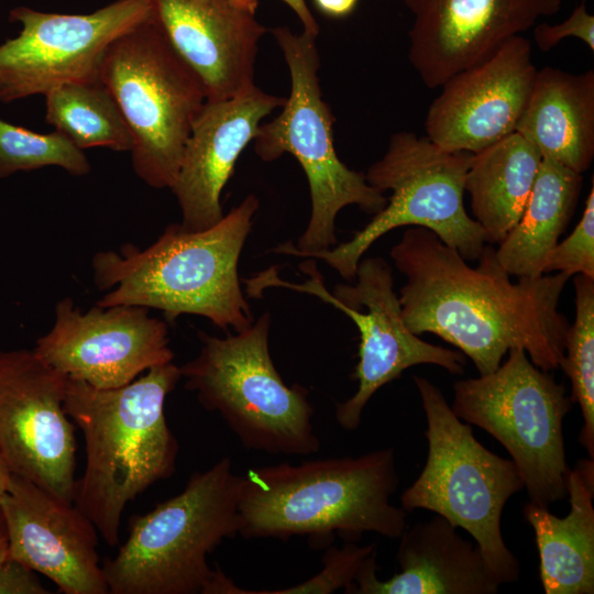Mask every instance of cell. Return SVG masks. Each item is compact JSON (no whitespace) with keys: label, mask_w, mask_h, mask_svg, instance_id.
I'll return each mask as SVG.
<instances>
[{"label":"cell","mask_w":594,"mask_h":594,"mask_svg":"<svg viewBox=\"0 0 594 594\" xmlns=\"http://www.w3.org/2000/svg\"><path fill=\"white\" fill-rule=\"evenodd\" d=\"M152 0H116L85 14L15 7L19 35L0 45V101L8 103L70 82L99 79L102 57L121 34L150 18Z\"/></svg>","instance_id":"obj_13"},{"label":"cell","mask_w":594,"mask_h":594,"mask_svg":"<svg viewBox=\"0 0 594 594\" xmlns=\"http://www.w3.org/2000/svg\"><path fill=\"white\" fill-rule=\"evenodd\" d=\"M66 383L33 350H0V454L11 474L73 504L77 444Z\"/></svg>","instance_id":"obj_14"},{"label":"cell","mask_w":594,"mask_h":594,"mask_svg":"<svg viewBox=\"0 0 594 594\" xmlns=\"http://www.w3.org/2000/svg\"><path fill=\"white\" fill-rule=\"evenodd\" d=\"M452 410L509 453L529 502L547 507L568 496L563 420L573 403L563 385L512 349L492 373L454 383Z\"/></svg>","instance_id":"obj_11"},{"label":"cell","mask_w":594,"mask_h":594,"mask_svg":"<svg viewBox=\"0 0 594 594\" xmlns=\"http://www.w3.org/2000/svg\"><path fill=\"white\" fill-rule=\"evenodd\" d=\"M516 132L532 143L542 158L583 174L594 157V72L571 74L544 66Z\"/></svg>","instance_id":"obj_22"},{"label":"cell","mask_w":594,"mask_h":594,"mask_svg":"<svg viewBox=\"0 0 594 594\" xmlns=\"http://www.w3.org/2000/svg\"><path fill=\"white\" fill-rule=\"evenodd\" d=\"M562 0H405L414 15L409 62L428 88L493 55L561 9Z\"/></svg>","instance_id":"obj_17"},{"label":"cell","mask_w":594,"mask_h":594,"mask_svg":"<svg viewBox=\"0 0 594 594\" xmlns=\"http://www.w3.org/2000/svg\"><path fill=\"white\" fill-rule=\"evenodd\" d=\"M9 557V540L2 514L0 512V563Z\"/></svg>","instance_id":"obj_35"},{"label":"cell","mask_w":594,"mask_h":594,"mask_svg":"<svg viewBox=\"0 0 594 594\" xmlns=\"http://www.w3.org/2000/svg\"><path fill=\"white\" fill-rule=\"evenodd\" d=\"M541 161L538 148L518 132L471 154L464 190L486 242L499 243L518 222Z\"/></svg>","instance_id":"obj_24"},{"label":"cell","mask_w":594,"mask_h":594,"mask_svg":"<svg viewBox=\"0 0 594 594\" xmlns=\"http://www.w3.org/2000/svg\"><path fill=\"white\" fill-rule=\"evenodd\" d=\"M471 154L447 151L411 132L393 134L384 156L365 174L371 186L392 191L386 206L348 242L306 257L323 260L344 279L353 280L360 260L376 240L409 226L432 231L466 261L477 260L486 240L463 202Z\"/></svg>","instance_id":"obj_10"},{"label":"cell","mask_w":594,"mask_h":594,"mask_svg":"<svg viewBox=\"0 0 594 594\" xmlns=\"http://www.w3.org/2000/svg\"><path fill=\"white\" fill-rule=\"evenodd\" d=\"M573 36L594 51V16L582 0L571 14L561 23H540L534 29V40L542 52H548L565 37Z\"/></svg>","instance_id":"obj_31"},{"label":"cell","mask_w":594,"mask_h":594,"mask_svg":"<svg viewBox=\"0 0 594 594\" xmlns=\"http://www.w3.org/2000/svg\"><path fill=\"white\" fill-rule=\"evenodd\" d=\"M300 270L309 276L302 284L285 282L270 268L252 278V285L257 293L279 286L314 295L354 321L360 345L352 377L359 386L352 397L336 407V419L343 429L356 430L372 396L414 365L433 364L451 374H463L462 352L426 342L406 326L399 297L394 292L392 267L382 257L361 258L355 283L338 284L332 294L326 288L315 261L302 262Z\"/></svg>","instance_id":"obj_12"},{"label":"cell","mask_w":594,"mask_h":594,"mask_svg":"<svg viewBox=\"0 0 594 594\" xmlns=\"http://www.w3.org/2000/svg\"><path fill=\"white\" fill-rule=\"evenodd\" d=\"M389 255L406 276L398 297L415 334L430 332L457 346L480 375L495 371L512 349H524L543 371L559 367L571 324L559 310L568 274L513 282L492 245L472 267L421 227L408 228Z\"/></svg>","instance_id":"obj_1"},{"label":"cell","mask_w":594,"mask_h":594,"mask_svg":"<svg viewBox=\"0 0 594 594\" xmlns=\"http://www.w3.org/2000/svg\"><path fill=\"white\" fill-rule=\"evenodd\" d=\"M285 100L254 87L228 100L206 101L169 188L180 208L184 231L205 230L223 218L220 197L239 156L254 140L262 119Z\"/></svg>","instance_id":"obj_19"},{"label":"cell","mask_w":594,"mask_h":594,"mask_svg":"<svg viewBox=\"0 0 594 594\" xmlns=\"http://www.w3.org/2000/svg\"><path fill=\"white\" fill-rule=\"evenodd\" d=\"M10 475L11 473L0 454V497L8 486Z\"/></svg>","instance_id":"obj_36"},{"label":"cell","mask_w":594,"mask_h":594,"mask_svg":"<svg viewBox=\"0 0 594 594\" xmlns=\"http://www.w3.org/2000/svg\"><path fill=\"white\" fill-rule=\"evenodd\" d=\"M47 166L61 167L74 176L91 170L84 151L57 131L37 133L0 119V179Z\"/></svg>","instance_id":"obj_28"},{"label":"cell","mask_w":594,"mask_h":594,"mask_svg":"<svg viewBox=\"0 0 594 594\" xmlns=\"http://www.w3.org/2000/svg\"><path fill=\"white\" fill-rule=\"evenodd\" d=\"M575 319L570 324L559 367L572 385L571 400L580 406L583 425L579 442L594 459V278H574Z\"/></svg>","instance_id":"obj_27"},{"label":"cell","mask_w":594,"mask_h":594,"mask_svg":"<svg viewBox=\"0 0 594 594\" xmlns=\"http://www.w3.org/2000/svg\"><path fill=\"white\" fill-rule=\"evenodd\" d=\"M36 572L8 557L0 563V594H48Z\"/></svg>","instance_id":"obj_32"},{"label":"cell","mask_w":594,"mask_h":594,"mask_svg":"<svg viewBox=\"0 0 594 594\" xmlns=\"http://www.w3.org/2000/svg\"><path fill=\"white\" fill-rule=\"evenodd\" d=\"M237 7L244 9L253 14H255V11L258 6V0H229Z\"/></svg>","instance_id":"obj_37"},{"label":"cell","mask_w":594,"mask_h":594,"mask_svg":"<svg viewBox=\"0 0 594 594\" xmlns=\"http://www.w3.org/2000/svg\"><path fill=\"white\" fill-rule=\"evenodd\" d=\"M582 182V174L542 158L520 219L496 249L507 273L528 278L543 275L546 261L573 215Z\"/></svg>","instance_id":"obj_25"},{"label":"cell","mask_w":594,"mask_h":594,"mask_svg":"<svg viewBox=\"0 0 594 594\" xmlns=\"http://www.w3.org/2000/svg\"><path fill=\"white\" fill-rule=\"evenodd\" d=\"M9 557L48 578L65 594H107L98 530L74 504L11 474L0 497Z\"/></svg>","instance_id":"obj_18"},{"label":"cell","mask_w":594,"mask_h":594,"mask_svg":"<svg viewBox=\"0 0 594 594\" xmlns=\"http://www.w3.org/2000/svg\"><path fill=\"white\" fill-rule=\"evenodd\" d=\"M359 0H314L316 8L327 16L344 18L351 14Z\"/></svg>","instance_id":"obj_33"},{"label":"cell","mask_w":594,"mask_h":594,"mask_svg":"<svg viewBox=\"0 0 594 594\" xmlns=\"http://www.w3.org/2000/svg\"><path fill=\"white\" fill-rule=\"evenodd\" d=\"M288 6L294 13L298 16L304 30L309 31L316 35L319 33V25L308 8L306 0H280Z\"/></svg>","instance_id":"obj_34"},{"label":"cell","mask_w":594,"mask_h":594,"mask_svg":"<svg viewBox=\"0 0 594 594\" xmlns=\"http://www.w3.org/2000/svg\"><path fill=\"white\" fill-rule=\"evenodd\" d=\"M565 273L594 278V185L586 197L582 218L572 233L550 252L543 274Z\"/></svg>","instance_id":"obj_30"},{"label":"cell","mask_w":594,"mask_h":594,"mask_svg":"<svg viewBox=\"0 0 594 594\" xmlns=\"http://www.w3.org/2000/svg\"><path fill=\"white\" fill-rule=\"evenodd\" d=\"M537 70L531 42L510 37L441 86L427 112V138L447 151L473 154L516 132Z\"/></svg>","instance_id":"obj_16"},{"label":"cell","mask_w":594,"mask_h":594,"mask_svg":"<svg viewBox=\"0 0 594 594\" xmlns=\"http://www.w3.org/2000/svg\"><path fill=\"white\" fill-rule=\"evenodd\" d=\"M566 492L565 517L531 502L524 507L535 532L541 584L546 594H593L594 459H582L569 471Z\"/></svg>","instance_id":"obj_23"},{"label":"cell","mask_w":594,"mask_h":594,"mask_svg":"<svg viewBox=\"0 0 594 594\" xmlns=\"http://www.w3.org/2000/svg\"><path fill=\"white\" fill-rule=\"evenodd\" d=\"M99 79L130 128L134 173L152 188H170L207 100L201 81L173 48L154 13L108 46Z\"/></svg>","instance_id":"obj_9"},{"label":"cell","mask_w":594,"mask_h":594,"mask_svg":"<svg viewBox=\"0 0 594 594\" xmlns=\"http://www.w3.org/2000/svg\"><path fill=\"white\" fill-rule=\"evenodd\" d=\"M180 377L173 362L116 388L67 377L64 409L86 444V469L75 483L73 504L110 547L119 542L125 506L175 472L179 446L164 408Z\"/></svg>","instance_id":"obj_2"},{"label":"cell","mask_w":594,"mask_h":594,"mask_svg":"<svg viewBox=\"0 0 594 594\" xmlns=\"http://www.w3.org/2000/svg\"><path fill=\"white\" fill-rule=\"evenodd\" d=\"M267 312L226 338L199 331L196 358L179 366L185 388L200 405L218 413L248 450L309 455L320 448L308 391L288 386L268 350Z\"/></svg>","instance_id":"obj_8"},{"label":"cell","mask_w":594,"mask_h":594,"mask_svg":"<svg viewBox=\"0 0 594 594\" xmlns=\"http://www.w3.org/2000/svg\"><path fill=\"white\" fill-rule=\"evenodd\" d=\"M399 572L376 575V551L366 558L351 594H496L501 584L480 548L462 538L447 519L436 517L407 527L396 553Z\"/></svg>","instance_id":"obj_21"},{"label":"cell","mask_w":594,"mask_h":594,"mask_svg":"<svg viewBox=\"0 0 594 594\" xmlns=\"http://www.w3.org/2000/svg\"><path fill=\"white\" fill-rule=\"evenodd\" d=\"M258 205L250 194L211 228L187 232L173 223L145 250L125 244L98 252L94 282L108 292L96 305L155 308L168 321L197 315L221 329L244 330L253 318L238 263Z\"/></svg>","instance_id":"obj_4"},{"label":"cell","mask_w":594,"mask_h":594,"mask_svg":"<svg viewBox=\"0 0 594 594\" xmlns=\"http://www.w3.org/2000/svg\"><path fill=\"white\" fill-rule=\"evenodd\" d=\"M33 351L68 378L97 388L124 386L174 359L167 323L148 308L96 305L82 312L68 297L56 304L53 327Z\"/></svg>","instance_id":"obj_15"},{"label":"cell","mask_w":594,"mask_h":594,"mask_svg":"<svg viewBox=\"0 0 594 594\" xmlns=\"http://www.w3.org/2000/svg\"><path fill=\"white\" fill-rule=\"evenodd\" d=\"M272 34L289 69L290 94L282 112L258 127L254 150L265 162L292 154L307 176L311 197L308 226L296 245L284 243L273 250L306 257L337 245L336 218L341 209L355 205L375 215L387 198L367 183L365 174L349 168L337 155L336 119L322 98L318 78L317 35L306 30L295 34L287 26L274 28Z\"/></svg>","instance_id":"obj_7"},{"label":"cell","mask_w":594,"mask_h":594,"mask_svg":"<svg viewBox=\"0 0 594 594\" xmlns=\"http://www.w3.org/2000/svg\"><path fill=\"white\" fill-rule=\"evenodd\" d=\"M168 42L202 84L207 101L254 87L258 42L266 29L229 0H152Z\"/></svg>","instance_id":"obj_20"},{"label":"cell","mask_w":594,"mask_h":594,"mask_svg":"<svg viewBox=\"0 0 594 594\" xmlns=\"http://www.w3.org/2000/svg\"><path fill=\"white\" fill-rule=\"evenodd\" d=\"M375 551V544L358 546L353 541H349L340 549L330 547L323 557V569L304 583L278 591H248L233 584L229 594H327L341 587L346 590L354 582L366 558Z\"/></svg>","instance_id":"obj_29"},{"label":"cell","mask_w":594,"mask_h":594,"mask_svg":"<svg viewBox=\"0 0 594 594\" xmlns=\"http://www.w3.org/2000/svg\"><path fill=\"white\" fill-rule=\"evenodd\" d=\"M44 97L46 123L79 150L106 147L131 152L130 128L101 80L65 84Z\"/></svg>","instance_id":"obj_26"},{"label":"cell","mask_w":594,"mask_h":594,"mask_svg":"<svg viewBox=\"0 0 594 594\" xmlns=\"http://www.w3.org/2000/svg\"><path fill=\"white\" fill-rule=\"evenodd\" d=\"M243 476L224 457L190 475L176 496L134 516L129 535L102 564L110 594H211L218 566L207 557L239 532Z\"/></svg>","instance_id":"obj_5"},{"label":"cell","mask_w":594,"mask_h":594,"mask_svg":"<svg viewBox=\"0 0 594 594\" xmlns=\"http://www.w3.org/2000/svg\"><path fill=\"white\" fill-rule=\"evenodd\" d=\"M242 476L238 534L246 539L308 536L317 546L334 535L396 539L407 528V512L391 502L399 484L393 448L258 466Z\"/></svg>","instance_id":"obj_3"},{"label":"cell","mask_w":594,"mask_h":594,"mask_svg":"<svg viewBox=\"0 0 594 594\" xmlns=\"http://www.w3.org/2000/svg\"><path fill=\"white\" fill-rule=\"evenodd\" d=\"M414 382L427 420L428 454L400 496L402 508L433 512L468 531L498 583L516 582L520 564L503 539L501 521L508 499L524 488L517 466L475 438L439 387L422 376Z\"/></svg>","instance_id":"obj_6"}]
</instances>
